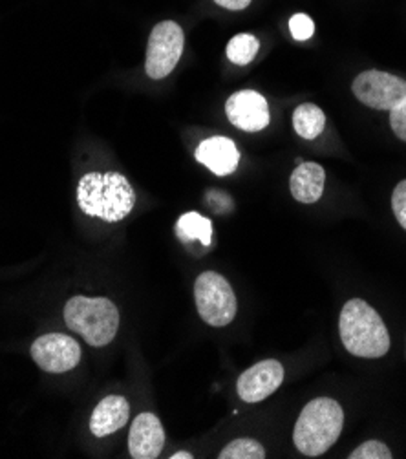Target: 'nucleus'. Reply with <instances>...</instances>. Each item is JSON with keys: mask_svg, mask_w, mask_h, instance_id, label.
Listing matches in <instances>:
<instances>
[{"mask_svg": "<svg viewBox=\"0 0 406 459\" xmlns=\"http://www.w3.org/2000/svg\"><path fill=\"white\" fill-rule=\"evenodd\" d=\"M77 204L88 216L121 221L134 209L135 193L128 179L117 172H90L79 181Z\"/></svg>", "mask_w": 406, "mask_h": 459, "instance_id": "f257e3e1", "label": "nucleus"}, {"mask_svg": "<svg viewBox=\"0 0 406 459\" xmlns=\"http://www.w3.org/2000/svg\"><path fill=\"white\" fill-rule=\"evenodd\" d=\"M339 332L344 348L355 357L379 359L390 350V335L383 318L360 299H351L344 304Z\"/></svg>", "mask_w": 406, "mask_h": 459, "instance_id": "f03ea898", "label": "nucleus"}, {"mask_svg": "<svg viewBox=\"0 0 406 459\" xmlns=\"http://www.w3.org/2000/svg\"><path fill=\"white\" fill-rule=\"evenodd\" d=\"M344 411L335 399L319 397L309 401L300 411L293 430V441L300 454L317 457L328 452L341 437Z\"/></svg>", "mask_w": 406, "mask_h": 459, "instance_id": "7ed1b4c3", "label": "nucleus"}, {"mask_svg": "<svg viewBox=\"0 0 406 459\" xmlns=\"http://www.w3.org/2000/svg\"><path fill=\"white\" fill-rule=\"evenodd\" d=\"M65 323L90 346L101 348L116 339L119 311L112 300L103 297H73L65 306Z\"/></svg>", "mask_w": 406, "mask_h": 459, "instance_id": "20e7f679", "label": "nucleus"}, {"mask_svg": "<svg viewBox=\"0 0 406 459\" xmlns=\"http://www.w3.org/2000/svg\"><path fill=\"white\" fill-rule=\"evenodd\" d=\"M194 300L202 320L209 326H228L237 316V295L225 277L214 271L200 274L194 284Z\"/></svg>", "mask_w": 406, "mask_h": 459, "instance_id": "39448f33", "label": "nucleus"}, {"mask_svg": "<svg viewBox=\"0 0 406 459\" xmlns=\"http://www.w3.org/2000/svg\"><path fill=\"white\" fill-rule=\"evenodd\" d=\"M186 33L177 22L163 21L154 26L147 46V75L151 79L167 77L184 54Z\"/></svg>", "mask_w": 406, "mask_h": 459, "instance_id": "423d86ee", "label": "nucleus"}, {"mask_svg": "<svg viewBox=\"0 0 406 459\" xmlns=\"http://www.w3.org/2000/svg\"><path fill=\"white\" fill-rule=\"evenodd\" d=\"M351 90L363 105L376 110H392L406 98V81L381 70H367L355 77Z\"/></svg>", "mask_w": 406, "mask_h": 459, "instance_id": "0eeeda50", "label": "nucleus"}, {"mask_svg": "<svg viewBox=\"0 0 406 459\" xmlns=\"http://www.w3.org/2000/svg\"><path fill=\"white\" fill-rule=\"evenodd\" d=\"M31 357L39 368L48 374H65L79 364L81 348L65 333H48L31 344Z\"/></svg>", "mask_w": 406, "mask_h": 459, "instance_id": "6e6552de", "label": "nucleus"}, {"mask_svg": "<svg viewBox=\"0 0 406 459\" xmlns=\"http://www.w3.org/2000/svg\"><path fill=\"white\" fill-rule=\"evenodd\" d=\"M282 381H284L282 364L275 359H267L251 366V368H247L240 376L237 383V390L246 403H260L267 399L271 394H275L281 388Z\"/></svg>", "mask_w": 406, "mask_h": 459, "instance_id": "1a4fd4ad", "label": "nucleus"}, {"mask_svg": "<svg viewBox=\"0 0 406 459\" xmlns=\"http://www.w3.org/2000/svg\"><path fill=\"white\" fill-rule=\"evenodd\" d=\"M225 114L244 132H260L269 125L267 101L255 90H242L233 94L225 105Z\"/></svg>", "mask_w": 406, "mask_h": 459, "instance_id": "9d476101", "label": "nucleus"}, {"mask_svg": "<svg viewBox=\"0 0 406 459\" xmlns=\"http://www.w3.org/2000/svg\"><path fill=\"white\" fill-rule=\"evenodd\" d=\"M165 446V430L161 421L143 411L134 420L128 434V450L134 459H156Z\"/></svg>", "mask_w": 406, "mask_h": 459, "instance_id": "9b49d317", "label": "nucleus"}, {"mask_svg": "<svg viewBox=\"0 0 406 459\" xmlns=\"http://www.w3.org/2000/svg\"><path fill=\"white\" fill-rule=\"evenodd\" d=\"M196 160L216 176H229L237 170L240 152L229 137H209L196 149Z\"/></svg>", "mask_w": 406, "mask_h": 459, "instance_id": "f8f14e48", "label": "nucleus"}, {"mask_svg": "<svg viewBox=\"0 0 406 459\" xmlns=\"http://www.w3.org/2000/svg\"><path fill=\"white\" fill-rule=\"evenodd\" d=\"M326 172L315 161H302L289 178L291 196L300 204L319 202L324 191Z\"/></svg>", "mask_w": 406, "mask_h": 459, "instance_id": "ddd939ff", "label": "nucleus"}, {"mask_svg": "<svg viewBox=\"0 0 406 459\" xmlns=\"http://www.w3.org/2000/svg\"><path fill=\"white\" fill-rule=\"evenodd\" d=\"M128 418V401L121 395H108L96 406L92 420H90V430H92L96 437H105L121 430L126 425Z\"/></svg>", "mask_w": 406, "mask_h": 459, "instance_id": "4468645a", "label": "nucleus"}, {"mask_svg": "<svg viewBox=\"0 0 406 459\" xmlns=\"http://www.w3.org/2000/svg\"><path fill=\"white\" fill-rule=\"evenodd\" d=\"M176 235L184 244L198 240L202 246L209 247L212 242V221L198 212H187L177 220Z\"/></svg>", "mask_w": 406, "mask_h": 459, "instance_id": "2eb2a0df", "label": "nucleus"}, {"mask_svg": "<svg viewBox=\"0 0 406 459\" xmlns=\"http://www.w3.org/2000/svg\"><path fill=\"white\" fill-rule=\"evenodd\" d=\"M326 125L324 112L313 103H304L297 107L293 112V126L295 132L304 137V140H315V137L321 135Z\"/></svg>", "mask_w": 406, "mask_h": 459, "instance_id": "dca6fc26", "label": "nucleus"}, {"mask_svg": "<svg viewBox=\"0 0 406 459\" xmlns=\"http://www.w3.org/2000/svg\"><path fill=\"white\" fill-rule=\"evenodd\" d=\"M260 50V42L255 35L251 33H240L237 37H233L228 44V57L229 61H233L235 65L246 66L249 65L256 54Z\"/></svg>", "mask_w": 406, "mask_h": 459, "instance_id": "f3484780", "label": "nucleus"}, {"mask_svg": "<svg viewBox=\"0 0 406 459\" xmlns=\"http://www.w3.org/2000/svg\"><path fill=\"white\" fill-rule=\"evenodd\" d=\"M218 457L220 459H263L265 448L255 439H237L225 446Z\"/></svg>", "mask_w": 406, "mask_h": 459, "instance_id": "a211bd4d", "label": "nucleus"}, {"mask_svg": "<svg viewBox=\"0 0 406 459\" xmlns=\"http://www.w3.org/2000/svg\"><path fill=\"white\" fill-rule=\"evenodd\" d=\"M392 450L381 443V441H367L360 446H357L351 454L350 459H392Z\"/></svg>", "mask_w": 406, "mask_h": 459, "instance_id": "6ab92c4d", "label": "nucleus"}, {"mask_svg": "<svg viewBox=\"0 0 406 459\" xmlns=\"http://www.w3.org/2000/svg\"><path fill=\"white\" fill-rule=\"evenodd\" d=\"M289 31L295 40H307L315 33V22L306 13H297L289 21Z\"/></svg>", "mask_w": 406, "mask_h": 459, "instance_id": "aec40b11", "label": "nucleus"}, {"mask_svg": "<svg viewBox=\"0 0 406 459\" xmlns=\"http://www.w3.org/2000/svg\"><path fill=\"white\" fill-rule=\"evenodd\" d=\"M392 207H393V214H395L397 221L406 231V179H402L399 186L393 189Z\"/></svg>", "mask_w": 406, "mask_h": 459, "instance_id": "412c9836", "label": "nucleus"}, {"mask_svg": "<svg viewBox=\"0 0 406 459\" xmlns=\"http://www.w3.org/2000/svg\"><path fill=\"white\" fill-rule=\"evenodd\" d=\"M390 126L399 140L406 142V98L390 110Z\"/></svg>", "mask_w": 406, "mask_h": 459, "instance_id": "4be33fe9", "label": "nucleus"}, {"mask_svg": "<svg viewBox=\"0 0 406 459\" xmlns=\"http://www.w3.org/2000/svg\"><path fill=\"white\" fill-rule=\"evenodd\" d=\"M207 200H209V204H211V207L216 211V212H228V211H231V207H233V202H231V198L225 195V193H216V191H212L209 196H207Z\"/></svg>", "mask_w": 406, "mask_h": 459, "instance_id": "5701e85b", "label": "nucleus"}, {"mask_svg": "<svg viewBox=\"0 0 406 459\" xmlns=\"http://www.w3.org/2000/svg\"><path fill=\"white\" fill-rule=\"evenodd\" d=\"M214 3L225 10H231V12H240V10H246L251 0H214Z\"/></svg>", "mask_w": 406, "mask_h": 459, "instance_id": "b1692460", "label": "nucleus"}, {"mask_svg": "<svg viewBox=\"0 0 406 459\" xmlns=\"http://www.w3.org/2000/svg\"><path fill=\"white\" fill-rule=\"evenodd\" d=\"M193 455L189 454V452H177V454H174L172 455V459H191Z\"/></svg>", "mask_w": 406, "mask_h": 459, "instance_id": "393cba45", "label": "nucleus"}]
</instances>
